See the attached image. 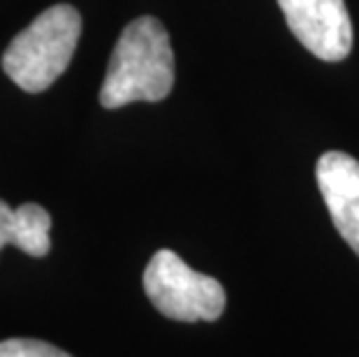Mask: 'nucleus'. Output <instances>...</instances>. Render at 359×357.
<instances>
[{
  "mask_svg": "<svg viewBox=\"0 0 359 357\" xmlns=\"http://www.w3.org/2000/svg\"><path fill=\"white\" fill-rule=\"evenodd\" d=\"M174 88V51L170 35L156 17L130 21L107 67L100 105L118 109L130 102L165 100Z\"/></svg>",
  "mask_w": 359,
  "mask_h": 357,
  "instance_id": "1",
  "label": "nucleus"
},
{
  "mask_svg": "<svg viewBox=\"0 0 359 357\" xmlns=\"http://www.w3.org/2000/svg\"><path fill=\"white\" fill-rule=\"evenodd\" d=\"M79 35V12L72 5H53L10 42L3 70L26 93H42L67 70Z\"/></svg>",
  "mask_w": 359,
  "mask_h": 357,
  "instance_id": "2",
  "label": "nucleus"
},
{
  "mask_svg": "<svg viewBox=\"0 0 359 357\" xmlns=\"http://www.w3.org/2000/svg\"><path fill=\"white\" fill-rule=\"evenodd\" d=\"M144 292L165 318L181 323H213L225 311V288L213 276L188 267L170 248L151 257L144 269Z\"/></svg>",
  "mask_w": 359,
  "mask_h": 357,
  "instance_id": "3",
  "label": "nucleus"
},
{
  "mask_svg": "<svg viewBox=\"0 0 359 357\" xmlns=\"http://www.w3.org/2000/svg\"><path fill=\"white\" fill-rule=\"evenodd\" d=\"M292 35L313 56L336 63L353 49V21L346 0H278Z\"/></svg>",
  "mask_w": 359,
  "mask_h": 357,
  "instance_id": "4",
  "label": "nucleus"
},
{
  "mask_svg": "<svg viewBox=\"0 0 359 357\" xmlns=\"http://www.w3.org/2000/svg\"><path fill=\"white\" fill-rule=\"evenodd\" d=\"M316 179L336 232L359 255V161L343 151L318 158Z\"/></svg>",
  "mask_w": 359,
  "mask_h": 357,
  "instance_id": "5",
  "label": "nucleus"
},
{
  "mask_svg": "<svg viewBox=\"0 0 359 357\" xmlns=\"http://www.w3.org/2000/svg\"><path fill=\"white\" fill-rule=\"evenodd\" d=\"M51 216L35 202H26L12 209L0 200V250L17 246L33 257H44L51 250Z\"/></svg>",
  "mask_w": 359,
  "mask_h": 357,
  "instance_id": "6",
  "label": "nucleus"
},
{
  "mask_svg": "<svg viewBox=\"0 0 359 357\" xmlns=\"http://www.w3.org/2000/svg\"><path fill=\"white\" fill-rule=\"evenodd\" d=\"M0 357H72L60 348L37 339H7L0 341Z\"/></svg>",
  "mask_w": 359,
  "mask_h": 357,
  "instance_id": "7",
  "label": "nucleus"
}]
</instances>
